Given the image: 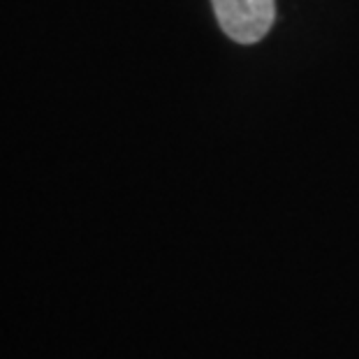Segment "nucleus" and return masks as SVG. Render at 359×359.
<instances>
[{"instance_id": "f257e3e1", "label": "nucleus", "mask_w": 359, "mask_h": 359, "mask_svg": "<svg viewBox=\"0 0 359 359\" xmlns=\"http://www.w3.org/2000/svg\"><path fill=\"white\" fill-rule=\"evenodd\" d=\"M211 3L225 35L241 44L262 40L276 17L273 0H211Z\"/></svg>"}]
</instances>
